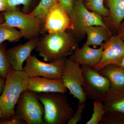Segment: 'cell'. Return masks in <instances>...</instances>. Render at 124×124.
<instances>
[{
    "mask_svg": "<svg viewBox=\"0 0 124 124\" xmlns=\"http://www.w3.org/2000/svg\"><path fill=\"white\" fill-rule=\"evenodd\" d=\"M58 1L62 7L70 17L72 22L75 2L74 0H58Z\"/></svg>",
    "mask_w": 124,
    "mask_h": 124,
    "instance_id": "4316f807",
    "label": "cell"
},
{
    "mask_svg": "<svg viewBox=\"0 0 124 124\" xmlns=\"http://www.w3.org/2000/svg\"><path fill=\"white\" fill-rule=\"evenodd\" d=\"M108 2L112 21L118 27L124 19V0H108Z\"/></svg>",
    "mask_w": 124,
    "mask_h": 124,
    "instance_id": "ac0fdd59",
    "label": "cell"
},
{
    "mask_svg": "<svg viewBox=\"0 0 124 124\" xmlns=\"http://www.w3.org/2000/svg\"><path fill=\"white\" fill-rule=\"evenodd\" d=\"M29 79L23 70H16L11 67L0 96V106L4 115L1 120L9 119L15 115L16 105L22 93L27 89Z\"/></svg>",
    "mask_w": 124,
    "mask_h": 124,
    "instance_id": "7a4b0ae2",
    "label": "cell"
},
{
    "mask_svg": "<svg viewBox=\"0 0 124 124\" xmlns=\"http://www.w3.org/2000/svg\"><path fill=\"white\" fill-rule=\"evenodd\" d=\"M77 48L72 36L64 31L45 34L39 38L36 50L45 61L50 62L65 59Z\"/></svg>",
    "mask_w": 124,
    "mask_h": 124,
    "instance_id": "6da1fadb",
    "label": "cell"
},
{
    "mask_svg": "<svg viewBox=\"0 0 124 124\" xmlns=\"http://www.w3.org/2000/svg\"><path fill=\"white\" fill-rule=\"evenodd\" d=\"M22 38V35L17 29L4 23L0 24V45L6 41L10 42H18Z\"/></svg>",
    "mask_w": 124,
    "mask_h": 124,
    "instance_id": "d6986e66",
    "label": "cell"
},
{
    "mask_svg": "<svg viewBox=\"0 0 124 124\" xmlns=\"http://www.w3.org/2000/svg\"><path fill=\"white\" fill-rule=\"evenodd\" d=\"M5 11H11L17 9L18 6H23V13H29L32 0H2Z\"/></svg>",
    "mask_w": 124,
    "mask_h": 124,
    "instance_id": "603a6c76",
    "label": "cell"
},
{
    "mask_svg": "<svg viewBox=\"0 0 124 124\" xmlns=\"http://www.w3.org/2000/svg\"><path fill=\"white\" fill-rule=\"evenodd\" d=\"M5 24L13 27L22 33L23 37L29 40L37 38L41 34L43 23L31 13H25L18 9L2 12Z\"/></svg>",
    "mask_w": 124,
    "mask_h": 124,
    "instance_id": "277c9868",
    "label": "cell"
},
{
    "mask_svg": "<svg viewBox=\"0 0 124 124\" xmlns=\"http://www.w3.org/2000/svg\"><path fill=\"white\" fill-rule=\"evenodd\" d=\"M85 33L87 36V40L84 45L94 47L102 46L111 36L107 27L101 26L86 27Z\"/></svg>",
    "mask_w": 124,
    "mask_h": 124,
    "instance_id": "2e32d148",
    "label": "cell"
},
{
    "mask_svg": "<svg viewBox=\"0 0 124 124\" xmlns=\"http://www.w3.org/2000/svg\"><path fill=\"white\" fill-rule=\"evenodd\" d=\"M38 37L28 40L24 44L11 47L7 50V56L11 67L17 71L23 70V64L37 46Z\"/></svg>",
    "mask_w": 124,
    "mask_h": 124,
    "instance_id": "7c38bea8",
    "label": "cell"
},
{
    "mask_svg": "<svg viewBox=\"0 0 124 124\" xmlns=\"http://www.w3.org/2000/svg\"><path fill=\"white\" fill-rule=\"evenodd\" d=\"M85 83L83 90L86 98L103 101L111 88L109 80L90 67L81 66Z\"/></svg>",
    "mask_w": 124,
    "mask_h": 124,
    "instance_id": "8992f818",
    "label": "cell"
},
{
    "mask_svg": "<svg viewBox=\"0 0 124 124\" xmlns=\"http://www.w3.org/2000/svg\"><path fill=\"white\" fill-rule=\"evenodd\" d=\"M103 49L102 46L94 48L84 45L82 48H76L69 58L81 66L93 68L100 62Z\"/></svg>",
    "mask_w": 124,
    "mask_h": 124,
    "instance_id": "5bb4252c",
    "label": "cell"
},
{
    "mask_svg": "<svg viewBox=\"0 0 124 124\" xmlns=\"http://www.w3.org/2000/svg\"><path fill=\"white\" fill-rule=\"evenodd\" d=\"M26 122L15 114L8 120H0V124H24Z\"/></svg>",
    "mask_w": 124,
    "mask_h": 124,
    "instance_id": "83f0119b",
    "label": "cell"
},
{
    "mask_svg": "<svg viewBox=\"0 0 124 124\" xmlns=\"http://www.w3.org/2000/svg\"><path fill=\"white\" fill-rule=\"evenodd\" d=\"M65 59L45 62L35 55H31L26 61L23 71L29 77L39 76L50 79L62 80Z\"/></svg>",
    "mask_w": 124,
    "mask_h": 124,
    "instance_id": "ba28073f",
    "label": "cell"
},
{
    "mask_svg": "<svg viewBox=\"0 0 124 124\" xmlns=\"http://www.w3.org/2000/svg\"><path fill=\"white\" fill-rule=\"evenodd\" d=\"M5 11V9L2 0H0V13Z\"/></svg>",
    "mask_w": 124,
    "mask_h": 124,
    "instance_id": "4dcf8cb0",
    "label": "cell"
},
{
    "mask_svg": "<svg viewBox=\"0 0 124 124\" xmlns=\"http://www.w3.org/2000/svg\"><path fill=\"white\" fill-rule=\"evenodd\" d=\"M5 84V80H3L0 77V96L1 95L4 88Z\"/></svg>",
    "mask_w": 124,
    "mask_h": 124,
    "instance_id": "f1b7e54d",
    "label": "cell"
},
{
    "mask_svg": "<svg viewBox=\"0 0 124 124\" xmlns=\"http://www.w3.org/2000/svg\"><path fill=\"white\" fill-rule=\"evenodd\" d=\"M103 102L106 112L124 115V90H116L111 88Z\"/></svg>",
    "mask_w": 124,
    "mask_h": 124,
    "instance_id": "e0dca14e",
    "label": "cell"
},
{
    "mask_svg": "<svg viewBox=\"0 0 124 124\" xmlns=\"http://www.w3.org/2000/svg\"><path fill=\"white\" fill-rule=\"evenodd\" d=\"M86 106V102L78 103L77 110L68 121V124H76L80 122L82 118L83 111Z\"/></svg>",
    "mask_w": 124,
    "mask_h": 124,
    "instance_id": "484cf974",
    "label": "cell"
},
{
    "mask_svg": "<svg viewBox=\"0 0 124 124\" xmlns=\"http://www.w3.org/2000/svg\"><path fill=\"white\" fill-rule=\"evenodd\" d=\"M99 14L89 10L83 4L81 0L74 2L72 28L76 35L79 37H84L86 27L93 26L107 27Z\"/></svg>",
    "mask_w": 124,
    "mask_h": 124,
    "instance_id": "9c48e42d",
    "label": "cell"
},
{
    "mask_svg": "<svg viewBox=\"0 0 124 124\" xmlns=\"http://www.w3.org/2000/svg\"><path fill=\"white\" fill-rule=\"evenodd\" d=\"M99 73L109 80L111 88L118 90H124V67L116 64L104 67Z\"/></svg>",
    "mask_w": 124,
    "mask_h": 124,
    "instance_id": "9a60e30c",
    "label": "cell"
},
{
    "mask_svg": "<svg viewBox=\"0 0 124 124\" xmlns=\"http://www.w3.org/2000/svg\"><path fill=\"white\" fill-rule=\"evenodd\" d=\"M93 113L86 124H99L106 113L103 102L95 100L93 102Z\"/></svg>",
    "mask_w": 124,
    "mask_h": 124,
    "instance_id": "7402d4cb",
    "label": "cell"
},
{
    "mask_svg": "<svg viewBox=\"0 0 124 124\" xmlns=\"http://www.w3.org/2000/svg\"><path fill=\"white\" fill-rule=\"evenodd\" d=\"M11 68L7 56L6 45L3 43L0 45V77L6 81Z\"/></svg>",
    "mask_w": 124,
    "mask_h": 124,
    "instance_id": "44dd1931",
    "label": "cell"
},
{
    "mask_svg": "<svg viewBox=\"0 0 124 124\" xmlns=\"http://www.w3.org/2000/svg\"><path fill=\"white\" fill-rule=\"evenodd\" d=\"M3 116H4V115H3V111H2L1 108L0 106V120L3 119Z\"/></svg>",
    "mask_w": 124,
    "mask_h": 124,
    "instance_id": "836d02e7",
    "label": "cell"
},
{
    "mask_svg": "<svg viewBox=\"0 0 124 124\" xmlns=\"http://www.w3.org/2000/svg\"><path fill=\"white\" fill-rule=\"evenodd\" d=\"M15 114L28 124H45L44 108L37 93L26 90L19 99Z\"/></svg>",
    "mask_w": 124,
    "mask_h": 124,
    "instance_id": "5b68a950",
    "label": "cell"
},
{
    "mask_svg": "<svg viewBox=\"0 0 124 124\" xmlns=\"http://www.w3.org/2000/svg\"><path fill=\"white\" fill-rule=\"evenodd\" d=\"M72 28V22L70 17L58 1L46 16L41 34L66 31Z\"/></svg>",
    "mask_w": 124,
    "mask_h": 124,
    "instance_id": "30bf717a",
    "label": "cell"
},
{
    "mask_svg": "<svg viewBox=\"0 0 124 124\" xmlns=\"http://www.w3.org/2000/svg\"><path fill=\"white\" fill-rule=\"evenodd\" d=\"M117 65H119V66H121L124 67V57L122 59V60H121L117 64Z\"/></svg>",
    "mask_w": 124,
    "mask_h": 124,
    "instance_id": "d6a6232c",
    "label": "cell"
},
{
    "mask_svg": "<svg viewBox=\"0 0 124 124\" xmlns=\"http://www.w3.org/2000/svg\"><path fill=\"white\" fill-rule=\"evenodd\" d=\"M58 1V0H40L37 6L31 13L38 18L43 23L50 10Z\"/></svg>",
    "mask_w": 124,
    "mask_h": 124,
    "instance_id": "ffe728a7",
    "label": "cell"
},
{
    "mask_svg": "<svg viewBox=\"0 0 124 124\" xmlns=\"http://www.w3.org/2000/svg\"><path fill=\"white\" fill-rule=\"evenodd\" d=\"M117 35L124 41V24L121 27Z\"/></svg>",
    "mask_w": 124,
    "mask_h": 124,
    "instance_id": "f546056e",
    "label": "cell"
},
{
    "mask_svg": "<svg viewBox=\"0 0 124 124\" xmlns=\"http://www.w3.org/2000/svg\"><path fill=\"white\" fill-rule=\"evenodd\" d=\"M27 90L36 93H65L67 89L62 80L41 77H29Z\"/></svg>",
    "mask_w": 124,
    "mask_h": 124,
    "instance_id": "4fadbf2b",
    "label": "cell"
},
{
    "mask_svg": "<svg viewBox=\"0 0 124 124\" xmlns=\"http://www.w3.org/2000/svg\"><path fill=\"white\" fill-rule=\"evenodd\" d=\"M86 5L87 9L101 16L108 17L110 16L109 9L104 6L103 0H86Z\"/></svg>",
    "mask_w": 124,
    "mask_h": 124,
    "instance_id": "cb8c5ba5",
    "label": "cell"
},
{
    "mask_svg": "<svg viewBox=\"0 0 124 124\" xmlns=\"http://www.w3.org/2000/svg\"><path fill=\"white\" fill-rule=\"evenodd\" d=\"M80 66L69 58L65 59L62 80L70 94L82 103L86 102L87 98L83 90L85 80Z\"/></svg>",
    "mask_w": 124,
    "mask_h": 124,
    "instance_id": "52a82bcc",
    "label": "cell"
},
{
    "mask_svg": "<svg viewBox=\"0 0 124 124\" xmlns=\"http://www.w3.org/2000/svg\"><path fill=\"white\" fill-rule=\"evenodd\" d=\"M5 19L2 12L0 13V24L4 23Z\"/></svg>",
    "mask_w": 124,
    "mask_h": 124,
    "instance_id": "1f68e13d",
    "label": "cell"
},
{
    "mask_svg": "<svg viewBox=\"0 0 124 124\" xmlns=\"http://www.w3.org/2000/svg\"><path fill=\"white\" fill-rule=\"evenodd\" d=\"M64 93L37 94L44 108L43 119L46 124H66L74 114V110Z\"/></svg>",
    "mask_w": 124,
    "mask_h": 124,
    "instance_id": "3957f363",
    "label": "cell"
},
{
    "mask_svg": "<svg viewBox=\"0 0 124 124\" xmlns=\"http://www.w3.org/2000/svg\"><path fill=\"white\" fill-rule=\"evenodd\" d=\"M102 46L100 62L93 68L98 72L107 65L117 64L124 57V41L118 35L111 36Z\"/></svg>",
    "mask_w": 124,
    "mask_h": 124,
    "instance_id": "8fae6325",
    "label": "cell"
},
{
    "mask_svg": "<svg viewBox=\"0 0 124 124\" xmlns=\"http://www.w3.org/2000/svg\"><path fill=\"white\" fill-rule=\"evenodd\" d=\"M99 124H124V115L106 112Z\"/></svg>",
    "mask_w": 124,
    "mask_h": 124,
    "instance_id": "d4e9b609",
    "label": "cell"
}]
</instances>
